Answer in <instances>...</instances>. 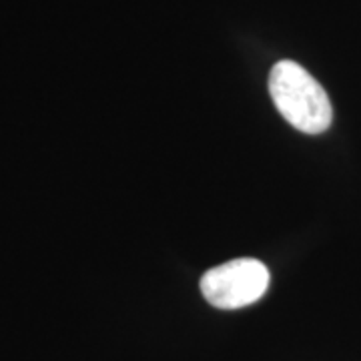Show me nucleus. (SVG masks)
I'll return each instance as SVG.
<instances>
[{
  "mask_svg": "<svg viewBox=\"0 0 361 361\" xmlns=\"http://www.w3.org/2000/svg\"><path fill=\"white\" fill-rule=\"evenodd\" d=\"M269 94L281 116L301 133L319 135L334 121L325 89L295 61H279L271 68Z\"/></svg>",
  "mask_w": 361,
  "mask_h": 361,
  "instance_id": "f257e3e1",
  "label": "nucleus"
},
{
  "mask_svg": "<svg viewBox=\"0 0 361 361\" xmlns=\"http://www.w3.org/2000/svg\"><path fill=\"white\" fill-rule=\"evenodd\" d=\"M271 273L263 261L241 257L227 261L201 277V293L217 310H239L267 293Z\"/></svg>",
  "mask_w": 361,
  "mask_h": 361,
  "instance_id": "f03ea898",
  "label": "nucleus"
}]
</instances>
